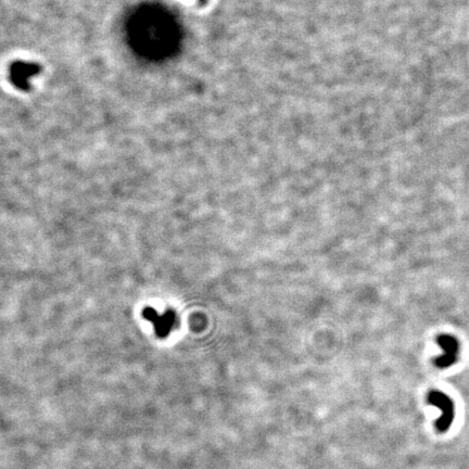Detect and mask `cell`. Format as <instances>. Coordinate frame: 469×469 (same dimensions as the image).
<instances>
[{"instance_id":"6da1fadb","label":"cell","mask_w":469,"mask_h":469,"mask_svg":"<svg viewBox=\"0 0 469 469\" xmlns=\"http://www.w3.org/2000/svg\"><path fill=\"white\" fill-rule=\"evenodd\" d=\"M427 402L434 406L439 407L441 410V416L437 420L436 428L439 432H446L451 427L454 416H455V407L454 402L449 399L445 393L439 390L430 391L428 394Z\"/></svg>"},{"instance_id":"7a4b0ae2","label":"cell","mask_w":469,"mask_h":469,"mask_svg":"<svg viewBox=\"0 0 469 469\" xmlns=\"http://www.w3.org/2000/svg\"><path fill=\"white\" fill-rule=\"evenodd\" d=\"M437 342L443 353L435 358L434 364L441 369L452 366L457 360L459 352V344L457 339L449 335H440L437 338Z\"/></svg>"}]
</instances>
